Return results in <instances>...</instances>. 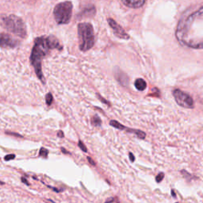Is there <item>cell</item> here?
Listing matches in <instances>:
<instances>
[{"mask_svg":"<svg viewBox=\"0 0 203 203\" xmlns=\"http://www.w3.org/2000/svg\"><path fill=\"white\" fill-rule=\"evenodd\" d=\"M176 36L183 46L203 48V6L179 21Z\"/></svg>","mask_w":203,"mask_h":203,"instance_id":"6da1fadb","label":"cell"},{"mask_svg":"<svg viewBox=\"0 0 203 203\" xmlns=\"http://www.w3.org/2000/svg\"><path fill=\"white\" fill-rule=\"evenodd\" d=\"M56 48L62 50L63 46L60 44L58 39L54 36L50 35L48 37L42 36L35 39L30 55V63L34 68L37 76L42 82V83H45V81L41 69V61L49 52L50 50Z\"/></svg>","mask_w":203,"mask_h":203,"instance_id":"7a4b0ae2","label":"cell"},{"mask_svg":"<svg viewBox=\"0 0 203 203\" xmlns=\"http://www.w3.org/2000/svg\"><path fill=\"white\" fill-rule=\"evenodd\" d=\"M0 26L5 30L22 38L26 36V26L21 18L14 14L2 15L0 17Z\"/></svg>","mask_w":203,"mask_h":203,"instance_id":"3957f363","label":"cell"},{"mask_svg":"<svg viewBox=\"0 0 203 203\" xmlns=\"http://www.w3.org/2000/svg\"><path fill=\"white\" fill-rule=\"evenodd\" d=\"M78 35L82 52H87L94 46L95 38L92 25L87 22L80 23L78 25Z\"/></svg>","mask_w":203,"mask_h":203,"instance_id":"277c9868","label":"cell"},{"mask_svg":"<svg viewBox=\"0 0 203 203\" xmlns=\"http://www.w3.org/2000/svg\"><path fill=\"white\" fill-rule=\"evenodd\" d=\"M72 9H73L72 3L68 1L57 4L53 10L56 22L58 25L68 24L72 18Z\"/></svg>","mask_w":203,"mask_h":203,"instance_id":"5b68a950","label":"cell"},{"mask_svg":"<svg viewBox=\"0 0 203 203\" xmlns=\"http://www.w3.org/2000/svg\"><path fill=\"white\" fill-rule=\"evenodd\" d=\"M172 94H173L175 100L179 106L183 107V108H186V109H193L194 108V100L190 94L185 93L184 91H181L179 89L174 90Z\"/></svg>","mask_w":203,"mask_h":203,"instance_id":"8992f818","label":"cell"},{"mask_svg":"<svg viewBox=\"0 0 203 203\" xmlns=\"http://www.w3.org/2000/svg\"><path fill=\"white\" fill-rule=\"evenodd\" d=\"M107 22H108L109 26H110L111 29L113 30V32H114V33L115 34V36H117V37L121 39H124V40H128V39H129V34H128V33L123 30V28H122L120 25H118L114 19H107Z\"/></svg>","mask_w":203,"mask_h":203,"instance_id":"52a82bcc","label":"cell"},{"mask_svg":"<svg viewBox=\"0 0 203 203\" xmlns=\"http://www.w3.org/2000/svg\"><path fill=\"white\" fill-rule=\"evenodd\" d=\"M18 44H19L18 41L8 34H5V33L0 34V46L2 48H6V47L14 48Z\"/></svg>","mask_w":203,"mask_h":203,"instance_id":"ba28073f","label":"cell"},{"mask_svg":"<svg viewBox=\"0 0 203 203\" xmlns=\"http://www.w3.org/2000/svg\"><path fill=\"white\" fill-rule=\"evenodd\" d=\"M114 76L116 78L117 81L119 82V83L122 84L123 87H127L129 85V77L123 71H122L118 68H115L114 70Z\"/></svg>","mask_w":203,"mask_h":203,"instance_id":"9c48e42d","label":"cell"},{"mask_svg":"<svg viewBox=\"0 0 203 203\" xmlns=\"http://www.w3.org/2000/svg\"><path fill=\"white\" fill-rule=\"evenodd\" d=\"M121 1L124 5L128 7L137 9V8L141 7L145 3L146 0H121Z\"/></svg>","mask_w":203,"mask_h":203,"instance_id":"30bf717a","label":"cell"},{"mask_svg":"<svg viewBox=\"0 0 203 203\" xmlns=\"http://www.w3.org/2000/svg\"><path fill=\"white\" fill-rule=\"evenodd\" d=\"M134 85L135 87L140 91H144L146 87H147V83H146L145 80L141 79V78H138V79L135 80Z\"/></svg>","mask_w":203,"mask_h":203,"instance_id":"8fae6325","label":"cell"},{"mask_svg":"<svg viewBox=\"0 0 203 203\" xmlns=\"http://www.w3.org/2000/svg\"><path fill=\"white\" fill-rule=\"evenodd\" d=\"M126 131L129 132V133H134L136 136H137L138 138L140 139H144L146 137V133H144V132L141 131V130H139V129H128V128H126Z\"/></svg>","mask_w":203,"mask_h":203,"instance_id":"7c38bea8","label":"cell"},{"mask_svg":"<svg viewBox=\"0 0 203 203\" xmlns=\"http://www.w3.org/2000/svg\"><path fill=\"white\" fill-rule=\"evenodd\" d=\"M110 125L111 126H113V127L116 128V129H120V130H124V129H126V126H124L123 125H122V124L120 123V122H118V121H115V120L110 121Z\"/></svg>","mask_w":203,"mask_h":203,"instance_id":"4fadbf2b","label":"cell"},{"mask_svg":"<svg viewBox=\"0 0 203 203\" xmlns=\"http://www.w3.org/2000/svg\"><path fill=\"white\" fill-rule=\"evenodd\" d=\"M91 123H92L93 126H100L102 125V121L101 118L98 116V115H94V117L91 119Z\"/></svg>","mask_w":203,"mask_h":203,"instance_id":"5bb4252c","label":"cell"},{"mask_svg":"<svg viewBox=\"0 0 203 203\" xmlns=\"http://www.w3.org/2000/svg\"><path fill=\"white\" fill-rule=\"evenodd\" d=\"M45 102L48 106H51L53 102V97H52V94L51 93H48V94L45 95Z\"/></svg>","mask_w":203,"mask_h":203,"instance_id":"9a60e30c","label":"cell"},{"mask_svg":"<svg viewBox=\"0 0 203 203\" xmlns=\"http://www.w3.org/2000/svg\"><path fill=\"white\" fill-rule=\"evenodd\" d=\"M48 151L46 149V148H41V150H40V153H39V155L40 156H43L44 157V158H47V156H48Z\"/></svg>","mask_w":203,"mask_h":203,"instance_id":"2e32d148","label":"cell"},{"mask_svg":"<svg viewBox=\"0 0 203 203\" xmlns=\"http://www.w3.org/2000/svg\"><path fill=\"white\" fill-rule=\"evenodd\" d=\"M164 173L160 172V173H159L155 176V181H156V183H160L164 179Z\"/></svg>","mask_w":203,"mask_h":203,"instance_id":"e0dca14e","label":"cell"},{"mask_svg":"<svg viewBox=\"0 0 203 203\" xmlns=\"http://www.w3.org/2000/svg\"><path fill=\"white\" fill-rule=\"evenodd\" d=\"M78 145H79V147H80V148L82 150V151H84V152H87V147L85 146V144L83 143V141H81V140H79Z\"/></svg>","mask_w":203,"mask_h":203,"instance_id":"ac0fdd59","label":"cell"},{"mask_svg":"<svg viewBox=\"0 0 203 203\" xmlns=\"http://www.w3.org/2000/svg\"><path fill=\"white\" fill-rule=\"evenodd\" d=\"M181 173L183 174V176H184V177L186 178V179H189V180H190V179H191V176H190V173H188V172H187V171H185V170L181 171Z\"/></svg>","mask_w":203,"mask_h":203,"instance_id":"d6986e66","label":"cell"},{"mask_svg":"<svg viewBox=\"0 0 203 203\" xmlns=\"http://www.w3.org/2000/svg\"><path fill=\"white\" fill-rule=\"evenodd\" d=\"M15 158V155L14 154H9V155H6L5 157H4V160L6 161H10L11 160H14Z\"/></svg>","mask_w":203,"mask_h":203,"instance_id":"ffe728a7","label":"cell"},{"mask_svg":"<svg viewBox=\"0 0 203 203\" xmlns=\"http://www.w3.org/2000/svg\"><path fill=\"white\" fill-rule=\"evenodd\" d=\"M129 160H130V161H131V162H134V161H135V156H134V155L132 153V152H129Z\"/></svg>","mask_w":203,"mask_h":203,"instance_id":"44dd1931","label":"cell"},{"mask_svg":"<svg viewBox=\"0 0 203 203\" xmlns=\"http://www.w3.org/2000/svg\"><path fill=\"white\" fill-rule=\"evenodd\" d=\"M87 160H88V162L90 163L91 165H93V166H95V163H94V161L91 159V157L87 156Z\"/></svg>","mask_w":203,"mask_h":203,"instance_id":"7402d4cb","label":"cell"},{"mask_svg":"<svg viewBox=\"0 0 203 203\" xmlns=\"http://www.w3.org/2000/svg\"><path fill=\"white\" fill-rule=\"evenodd\" d=\"M6 133L8 135H12V136H16V137H22V136H21L20 134H18V133H10V132H6Z\"/></svg>","mask_w":203,"mask_h":203,"instance_id":"603a6c76","label":"cell"},{"mask_svg":"<svg viewBox=\"0 0 203 203\" xmlns=\"http://www.w3.org/2000/svg\"><path fill=\"white\" fill-rule=\"evenodd\" d=\"M57 136L59 137H60V138H63V137H64V133L61 131V130H60V131L57 133Z\"/></svg>","mask_w":203,"mask_h":203,"instance_id":"cb8c5ba5","label":"cell"},{"mask_svg":"<svg viewBox=\"0 0 203 203\" xmlns=\"http://www.w3.org/2000/svg\"><path fill=\"white\" fill-rule=\"evenodd\" d=\"M22 183H24L25 184L28 185V186H30V183L27 181V179H25V178H22Z\"/></svg>","mask_w":203,"mask_h":203,"instance_id":"d4e9b609","label":"cell"},{"mask_svg":"<svg viewBox=\"0 0 203 203\" xmlns=\"http://www.w3.org/2000/svg\"><path fill=\"white\" fill-rule=\"evenodd\" d=\"M114 198H108L106 201L105 203H112V202H114Z\"/></svg>","mask_w":203,"mask_h":203,"instance_id":"484cf974","label":"cell"},{"mask_svg":"<svg viewBox=\"0 0 203 203\" xmlns=\"http://www.w3.org/2000/svg\"><path fill=\"white\" fill-rule=\"evenodd\" d=\"M61 151H63V153H64V154H71L68 151H67V150H65L64 148H61Z\"/></svg>","mask_w":203,"mask_h":203,"instance_id":"4316f807","label":"cell"},{"mask_svg":"<svg viewBox=\"0 0 203 203\" xmlns=\"http://www.w3.org/2000/svg\"><path fill=\"white\" fill-rule=\"evenodd\" d=\"M172 195L173 198H176V192H175V190H173V189L172 190Z\"/></svg>","mask_w":203,"mask_h":203,"instance_id":"83f0119b","label":"cell"},{"mask_svg":"<svg viewBox=\"0 0 203 203\" xmlns=\"http://www.w3.org/2000/svg\"><path fill=\"white\" fill-rule=\"evenodd\" d=\"M0 184L3 185V184H4V183H2V182H1V181H0Z\"/></svg>","mask_w":203,"mask_h":203,"instance_id":"f1b7e54d","label":"cell"},{"mask_svg":"<svg viewBox=\"0 0 203 203\" xmlns=\"http://www.w3.org/2000/svg\"><path fill=\"white\" fill-rule=\"evenodd\" d=\"M176 203H179V202H176Z\"/></svg>","mask_w":203,"mask_h":203,"instance_id":"f546056e","label":"cell"}]
</instances>
